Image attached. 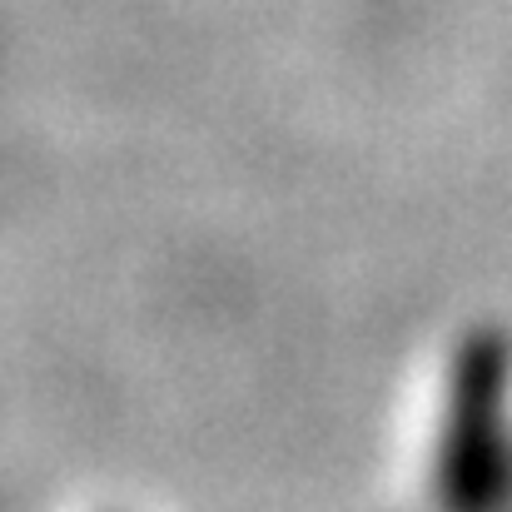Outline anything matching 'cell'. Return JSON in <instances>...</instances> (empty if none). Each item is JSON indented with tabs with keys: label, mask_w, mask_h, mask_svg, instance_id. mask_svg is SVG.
Listing matches in <instances>:
<instances>
[{
	"label": "cell",
	"mask_w": 512,
	"mask_h": 512,
	"mask_svg": "<svg viewBox=\"0 0 512 512\" xmlns=\"http://www.w3.org/2000/svg\"><path fill=\"white\" fill-rule=\"evenodd\" d=\"M428 483L443 508H512V334L498 324L453 343Z\"/></svg>",
	"instance_id": "cell-1"
}]
</instances>
